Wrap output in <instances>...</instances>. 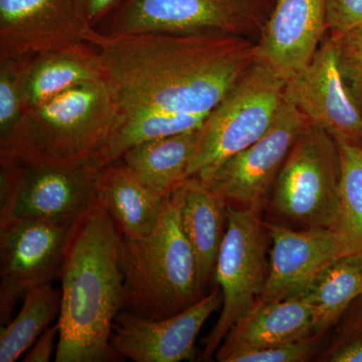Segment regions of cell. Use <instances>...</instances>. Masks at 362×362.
Returning <instances> with one entry per match:
<instances>
[{
    "label": "cell",
    "instance_id": "cell-9",
    "mask_svg": "<svg viewBox=\"0 0 362 362\" xmlns=\"http://www.w3.org/2000/svg\"><path fill=\"white\" fill-rule=\"evenodd\" d=\"M226 220L214 274L223 294V310L204 339L201 358L204 361H211L228 331L254 306L269 276L267 228L258 213L228 204Z\"/></svg>",
    "mask_w": 362,
    "mask_h": 362
},
{
    "label": "cell",
    "instance_id": "cell-4",
    "mask_svg": "<svg viewBox=\"0 0 362 362\" xmlns=\"http://www.w3.org/2000/svg\"><path fill=\"white\" fill-rule=\"evenodd\" d=\"M119 263L126 311L168 318L199 301L197 258L181 225L175 189L164 199L160 218L149 235L121 238Z\"/></svg>",
    "mask_w": 362,
    "mask_h": 362
},
{
    "label": "cell",
    "instance_id": "cell-24",
    "mask_svg": "<svg viewBox=\"0 0 362 362\" xmlns=\"http://www.w3.org/2000/svg\"><path fill=\"white\" fill-rule=\"evenodd\" d=\"M337 142L341 168L337 228L362 252V146L347 140Z\"/></svg>",
    "mask_w": 362,
    "mask_h": 362
},
{
    "label": "cell",
    "instance_id": "cell-18",
    "mask_svg": "<svg viewBox=\"0 0 362 362\" xmlns=\"http://www.w3.org/2000/svg\"><path fill=\"white\" fill-rule=\"evenodd\" d=\"M181 225L197 258L199 286L204 289L214 274L226 230L228 202L197 176L175 188Z\"/></svg>",
    "mask_w": 362,
    "mask_h": 362
},
{
    "label": "cell",
    "instance_id": "cell-13",
    "mask_svg": "<svg viewBox=\"0 0 362 362\" xmlns=\"http://www.w3.org/2000/svg\"><path fill=\"white\" fill-rule=\"evenodd\" d=\"M223 301L221 288L168 318L151 319L124 311L116 316L111 346L120 358L135 362H180L197 357L202 326Z\"/></svg>",
    "mask_w": 362,
    "mask_h": 362
},
{
    "label": "cell",
    "instance_id": "cell-26",
    "mask_svg": "<svg viewBox=\"0 0 362 362\" xmlns=\"http://www.w3.org/2000/svg\"><path fill=\"white\" fill-rule=\"evenodd\" d=\"M329 35L342 77L362 110V26Z\"/></svg>",
    "mask_w": 362,
    "mask_h": 362
},
{
    "label": "cell",
    "instance_id": "cell-11",
    "mask_svg": "<svg viewBox=\"0 0 362 362\" xmlns=\"http://www.w3.org/2000/svg\"><path fill=\"white\" fill-rule=\"evenodd\" d=\"M77 223L18 218L0 223L2 325L9 322L21 298H25L33 288L49 284L59 273Z\"/></svg>",
    "mask_w": 362,
    "mask_h": 362
},
{
    "label": "cell",
    "instance_id": "cell-19",
    "mask_svg": "<svg viewBox=\"0 0 362 362\" xmlns=\"http://www.w3.org/2000/svg\"><path fill=\"white\" fill-rule=\"evenodd\" d=\"M103 80L96 47L81 44L30 57L23 77L26 105L35 106L62 93Z\"/></svg>",
    "mask_w": 362,
    "mask_h": 362
},
{
    "label": "cell",
    "instance_id": "cell-7",
    "mask_svg": "<svg viewBox=\"0 0 362 362\" xmlns=\"http://www.w3.org/2000/svg\"><path fill=\"white\" fill-rule=\"evenodd\" d=\"M275 0H125L112 35H228L258 39Z\"/></svg>",
    "mask_w": 362,
    "mask_h": 362
},
{
    "label": "cell",
    "instance_id": "cell-27",
    "mask_svg": "<svg viewBox=\"0 0 362 362\" xmlns=\"http://www.w3.org/2000/svg\"><path fill=\"white\" fill-rule=\"evenodd\" d=\"M319 334L269 349L246 352L233 357L230 362H302L318 351Z\"/></svg>",
    "mask_w": 362,
    "mask_h": 362
},
{
    "label": "cell",
    "instance_id": "cell-6",
    "mask_svg": "<svg viewBox=\"0 0 362 362\" xmlns=\"http://www.w3.org/2000/svg\"><path fill=\"white\" fill-rule=\"evenodd\" d=\"M285 84L254 61L202 124L187 177L216 168L263 137L284 101Z\"/></svg>",
    "mask_w": 362,
    "mask_h": 362
},
{
    "label": "cell",
    "instance_id": "cell-3",
    "mask_svg": "<svg viewBox=\"0 0 362 362\" xmlns=\"http://www.w3.org/2000/svg\"><path fill=\"white\" fill-rule=\"evenodd\" d=\"M119 108L103 80L66 90L28 107L0 156L47 164H71L100 156L110 141Z\"/></svg>",
    "mask_w": 362,
    "mask_h": 362
},
{
    "label": "cell",
    "instance_id": "cell-22",
    "mask_svg": "<svg viewBox=\"0 0 362 362\" xmlns=\"http://www.w3.org/2000/svg\"><path fill=\"white\" fill-rule=\"evenodd\" d=\"M362 294V254L340 257L312 279L299 298L310 305L320 335Z\"/></svg>",
    "mask_w": 362,
    "mask_h": 362
},
{
    "label": "cell",
    "instance_id": "cell-14",
    "mask_svg": "<svg viewBox=\"0 0 362 362\" xmlns=\"http://www.w3.org/2000/svg\"><path fill=\"white\" fill-rule=\"evenodd\" d=\"M283 97L335 139L362 141V110L342 77L329 33L311 63L286 82Z\"/></svg>",
    "mask_w": 362,
    "mask_h": 362
},
{
    "label": "cell",
    "instance_id": "cell-23",
    "mask_svg": "<svg viewBox=\"0 0 362 362\" xmlns=\"http://www.w3.org/2000/svg\"><path fill=\"white\" fill-rule=\"evenodd\" d=\"M62 293L51 283L33 288L23 298L21 311L0 333V362L25 356L61 312Z\"/></svg>",
    "mask_w": 362,
    "mask_h": 362
},
{
    "label": "cell",
    "instance_id": "cell-21",
    "mask_svg": "<svg viewBox=\"0 0 362 362\" xmlns=\"http://www.w3.org/2000/svg\"><path fill=\"white\" fill-rule=\"evenodd\" d=\"M164 199L153 194L131 175L122 164H109L100 185L103 202L123 237H144L156 228Z\"/></svg>",
    "mask_w": 362,
    "mask_h": 362
},
{
    "label": "cell",
    "instance_id": "cell-16",
    "mask_svg": "<svg viewBox=\"0 0 362 362\" xmlns=\"http://www.w3.org/2000/svg\"><path fill=\"white\" fill-rule=\"evenodd\" d=\"M328 33L327 0H275L255 61L287 82L311 63Z\"/></svg>",
    "mask_w": 362,
    "mask_h": 362
},
{
    "label": "cell",
    "instance_id": "cell-10",
    "mask_svg": "<svg viewBox=\"0 0 362 362\" xmlns=\"http://www.w3.org/2000/svg\"><path fill=\"white\" fill-rule=\"evenodd\" d=\"M308 119L285 100L275 122L258 141L197 175L228 204L259 213Z\"/></svg>",
    "mask_w": 362,
    "mask_h": 362
},
{
    "label": "cell",
    "instance_id": "cell-29",
    "mask_svg": "<svg viewBox=\"0 0 362 362\" xmlns=\"http://www.w3.org/2000/svg\"><path fill=\"white\" fill-rule=\"evenodd\" d=\"M59 335V326L57 322L54 325L49 326L37 341L33 343L32 347L28 349L23 361L25 362H47L52 358V352L57 349Z\"/></svg>",
    "mask_w": 362,
    "mask_h": 362
},
{
    "label": "cell",
    "instance_id": "cell-20",
    "mask_svg": "<svg viewBox=\"0 0 362 362\" xmlns=\"http://www.w3.org/2000/svg\"><path fill=\"white\" fill-rule=\"evenodd\" d=\"M199 136L201 128L139 143L119 161L150 192L166 197L187 178Z\"/></svg>",
    "mask_w": 362,
    "mask_h": 362
},
{
    "label": "cell",
    "instance_id": "cell-15",
    "mask_svg": "<svg viewBox=\"0 0 362 362\" xmlns=\"http://www.w3.org/2000/svg\"><path fill=\"white\" fill-rule=\"evenodd\" d=\"M266 228L273 247L268 280L257 301H284L300 296L324 267L340 257L359 252L337 226L301 232L280 225Z\"/></svg>",
    "mask_w": 362,
    "mask_h": 362
},
{
    "label": "cell",
    "instance_id": "cell-1",
    "mask_svg": "<svg viewBox=\"0 0 362 362\" xmlns=\"http://www.w3.org/2000/svg\"><path fill=\"white\" fill-rule=\"evenodd\" d=\"M255 42L238 35L96 30L89 39L119 111L156 110L202 120L254 63Z\"/></svg>",
    "mask_w": 362,
    "mask_h": 362
},
{
    "label": "cell",
    "instance_id": "cell-17",
    "mask_svg": "<svg viewBox=\"0 0 362 362\" xmlns=\"http://www.w3.org/2000/svg\"><path fill=\"white\" fill-rule=\"evenodd\" d=\"M310 305L296 297L284 301H257L233 325L216 351V361L304 339L315 335Z\"/></svg>",
    "mask_w": 362,
    "mask_h": 362
},
{
    "label": "cell",
    "instance_id": "cell-31",
    "mask_svg": "<svg viewBox=\"0 0 362 362\" xmlns=\"http://www.w3.org/2000/svg\"><path fill=\"white\" fill-rule=\"evenodd\" d=\"M333 362H362V338L352 340L333 350L328 359Z\"/></svg>",
    "mask_w": 362,
    "mask_h": 362
},
{
    "label": "cell",
    "instance_id": "cell-30",
    "mask_svg": "<svg viewBox=\"0 0 362 362\" xmlns=\"http://www.w3.org/2000/svg\"><path fill=\"white\" fill-rule=\"evenodd\" d=\"M82 2L90 23L95 28L102 21L113 16L125 0H82Z\"/></svg>",
    "mask_w": 362,
    "mask_h": 362
},
{
    "label": "cell",
    "instance_id": "cell-12",
    "mask_svg": "<svg viewBox=\"0 0 362 362\" xmlns=\"http://www.w3.org/2000/svg\"><path fill=\"white\" fill-rule=\"evenodd\" d=\"M95 30L82 0H0V59L89 44Z\"/></svg>",
    "mask_w": 362,
    "mask_h": 362
},
{
    "label": "cell",
    "instance_id": "cell-8",
    "mask_svg": "<svg viewBox=\"0 0 362 362\" xmlns=\"http://www.w3.org/2000/svg\"><path fill=\"white\" fill-rule=\"evenodd\" d=\"M337 139L309 124L283 164L273 188L274 207L309 228H333L340 216Z\"/></svg>",
    "mask_w": 362,
    "mask_h": 362
},
{
    "label": "cell",
    "instance_id": "cell-5",
    "mask_svg": "<svg viewBox=\"0 0 362 362\" xmlns=\"http://www.w3.org/2000/svg\"><path fill=\"white\" fill-rule=\"evenodd\" d=\"M107 166L101 154L71 164L0 156V223H77L99 204Z\"/></svg>",
    "mask_w": 362,
    "mask_h": 362
},
{
    "label": "cell",
    "instance_id": "cell-2",
    "mask_svg": "<svg viewBox=\"0 0 362 362\" xmlns=\"http://www.w3.org/2000/svg\"><path fill=\"white\" fill-rule=\"evenodd\" d=\"M121 238L101 201L76 225L59 271L62 304L54 361H121L111 346L114 321L124 307Z\"/></svg>",
    "mask_w": 362,
    "mask_h": 362
},
{
    "label": "cell",
    "instance_id": "cell-28",
    "mask_svg": "<svg viewBox=\"0 0 362 362\" xmlns=\"http://www.w3.org/2000/svg\"><path fill=\"white\" fill-rule=\"evenodd\" d=\"M329 33L362 26V0H327Z\"/></svg>",
    "mask_w": 362,
    "mask_h": 362
},
{
    "label": "cell",
    "instance_id": "cell-25",
    "mask_svg": "<svg viewBox=\"0 0 362 362\" xmlns=\"http://www.w3.org/2000/svg\"><path fill=\"white\" fill-rule=\"evenodd\" d=\"M30 58L0 59V142L13 133L28 109L23 77Z\"/></svg>",
    "mask_w": 362,
    "mask_h": 362
}]
</instances>
